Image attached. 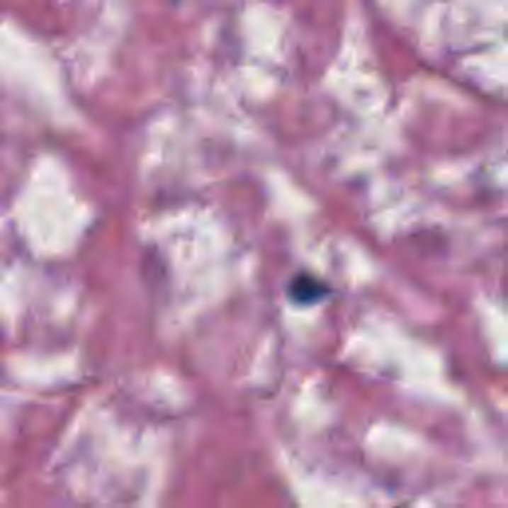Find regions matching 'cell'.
Segmentation results:
<instances>
[{
	"mask_svg": "<svg viewBox=\"0 0 508 508\" xmlns=\"http://www.w3.org/2000/svg\"><path fill=\"white\" fill-rule=\"evenodd\" d=\"M290 294L298 302H308V300H318L322 294V284L312 280L310 276H298L290 286Z\"/></svg>",
	"mask_w": 508,
	"mask_h": 508,
	"instance_id": "6da1fadb",
	"label": "cell"
}]
</instances>
